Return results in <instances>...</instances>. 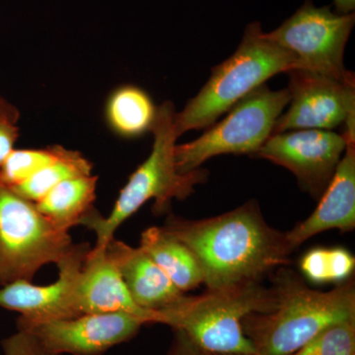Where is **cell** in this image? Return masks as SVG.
<instances>
[{
    "label": "cell",
    "instance_id": "obj_3",
    "mask_svg": "<svg viewBox=\"0 0 355 355\" xmlns=\"http://www.w3.org/2000/svg\"><path fill=\"white\" fill-rule=\"evenodd\" d=\"M176 113L172 102L166 101L158 107L151 130L153 150L148 157L130 175L108 216H103L95 209L84 219L83 225L95 233L96 247H106L121 224L148 200H155L154 214H161L167 211L174 198L190 197L196 186L207 181V170L198 168L186 174L178 171L175 161V147L179 139L175 130Z\"/></svg>",
    "mask_w": 355,
    "mask_h": 355
},
{
    "label": "cell",
    "instance_id": "obj_14",
    "mask_svg": "<svg viewBox=\"0 0 355 355\" xmlns=\"http://www.w3.org/2000/svg\"><path fill=\"white\" fill-rule=\"evenodd\" d=\"M347 139L345 153L317 209L286 233L293 251L324 231L338 229L349 232L355 228V137L347 135Z\"/></svg>",
    "mask_w": 355,
    "mask_h": 355
},
{
    "label": "cell",
    "instance_id": "obj_26",
    "mask_svg": "<svg viewBox=\"0 0 355 355\" xmlns=\"http://www.w3.org/2000/svg\"><path fill=\"white\" fill-rule=\"evenodd\" d=\"M0 118H11L19 120V112L0 96Z\"/></svg>",
    "mask_w": 355,
    "mask_h": 355
},
{
    "label": "cell",
    "instance_id": "obj_28",
    "mask_svg": "<svg viewBox=\"0 0 355 355\" xmlns=\"http://www.w3.org/2000/svg\"><path fill=\"white\" fill-rule=\"evenodd\" d=\"M210 355H258V354H210Z\"/></svg>",
    "mask_w": 355,
    "mask_h": 355
},
{
    "label": "cell",
    "instance_id": "obj_19",
    "mask_svg": "<svg viewBox=\"0 0 355 355\" xmlns=\"http://www.w3.org/2000/svg\"><path fill=\"white\" fill-rule=\"evenodd\" d=\"M92 169V163L83 154L65 148L57 160L11 190L26 200L36 203L58 184L71 178L91 175Z\"/></svg>",
    "mask_w": 355,
    "mask_h": 355
},
{
    "label": "cell",
    "instance_id": "obj_8",
    "mask_svg": "<svg viewBox=\"0 0 355 355\" xmlns=\"http://www.w3.org/2000/svg\"><path fill=\"white\" fill-rule=\"evenodd\" d=\"M355 24V14L333 12L330 6L304 3L275 31L266 33L270 41L291 51L297 69L349 80L354 72L345 69V49Z\"/></svg>",
    "mask_w": 355,
    "mask_h": 355
},
{
    "label": "cell",
    "instance_id": "obj_23",
    "mask_svg": "<svg viewBox=\"0 0 355 355\" xmlns=\"http://www.w3.org/2000/svg\"><path fill=\"white\" fill-rule=\"evenodd\" d=\"M1 347L3 355H49L34 336L20 330L2 340Z\"/></svg>",
    "mask_w": 355,
    "mask_h": 355
},
{
    "label": "cell",
    "instance_id": "obj_5",
    "mask_svg": "<svg viewBox=\"0 0 355 355\" xmlns=\"http://www.w3.org/2000/svg\"><path fill=\"white\" fill-rule=\"evenodd\" d=\"M275 303L272 287L261 282L207 289L200 295H184L158 312L159 324L183 331L209 354H258L242 321L252 313L268 312Z\"/></svg>",
    "mask_w": 355,
    "mask_h": 355
},
{
    "label": "cell",
    "instance_id": "obj_25",
    "mask_svg": "<svg viewBox=\"0 0 355 355\" xmlns=\"http://www.w3.org/2000/svg\"><path fill=\"white\" fill-rule=\"evenodd\" d=\"M174 331V338L166 355H210L191 342L183 331Z\"/></svg>",
    "mask_w": 355,
    "mask_h": 355
},
{
    "label": "cell",
    "instance_id": "obj_17",
    "mask_svg": "<svg viewBox=\"0 0 355 355\" xmlns=\"http://www.w3.org/2000/svg\"><path fill=\"white\" fill-rule=\"evenodd\" d=\"M98 178L91 175L65 180L35 203L39 211L58 228L69 232L83 225L95 209Z\"/></svg>",
    "mask_w": 355,
    "mask_h": 355
},
{
    "label": "cell",
    "instance_id": "obj_24",
    "mask_svg": "<svg viewBox=\"0 0 355 355\" xmlns=\"http://www.w3.org/2000/svg\"><path fill=\"white\" fill-rule=\"evenodd\" d=\"M17 121L16 119L0 118V166L12 153L19 137Z\"/></svg>",
    "mask_w": 355,
    "mask_h": 355
},
{
    "label": "cell",
    "instance_id": "obj_16",
    "mask_svg": "<svg viewBox=\"0 0 355 355\" xmlns=\"http://www.w3.org/2000/svg\"><path fill=\"white\" fill-rule=\"evenodd\" d=\"M139 247L184 293L205 282L202 266L190 248L168 234L162 227L146 229L141 233Z\"/></svg>",
    "mask_w": 355,
    "mask_h": 355
},
{
    "label": "cell",
    "instance_id": "obj_18",
    "mask_svg": "<svg viewBox=\"0 0 355 355\" xmlns=\"http://www.w3.org/2000/svg\"><path fill=\"white\" fill-rule=\"evenodd\" d=\"M157 108L148 93L139 86L121 85L107 99L105 119L114 135L132 139L151 132Z\"/></svg>",
    "mask_w": 355,
    "mask_h": 355
},
{
    "label": "cell",
    "instance_id": "obj_15",
    "mask_svg": "<svg viewBox=\"0 0 355 355\" xmlns=\"http://www.w3.org/2000/svg\"><path fill=\"white\" fill-rule=\"evenodd\" d=\"M106 248L128 293L141 309L158 313L186 295L141 248L114 238Z\"/></svg>",
    "mask_w": 355,
    "mask_h": 355
},
{
    "label": "cell",
    "instance_id": "obj_27",
    "mask_svg": "<svg viewBox=\"0 0 355 355\" xmlns=\"http://www.w3.org/2000/svg\"><path fill=\"white\" fill-rule=\"evenodd\" d=\"M336 12L340 14L354 13L355 9V0H334Z\"/></svg>",
    "mask_w": 355,
    "mask_h": 355
},
{
    "label": "cell",
    "instance_id": "obj_21",
    "mask_svg": "<svg viewBox=\"0 0 355 355\" xmlns=\"http://www.w3.org/2000/svg\"><path fill=\"white\" fill-rule=\"evenodd\" d=\"M64 149L60 146L43 149H14L0 166V184L10 189L22 184L57 160Z\"/></svg>",
    "mask_w": 355,
    "mask_h": 355
},
{
    "label": "cell",
    "instance_id": "obj_13",
    "mask_svg": "<svg viewBox=\"0 0 355 355\" xmlns=\"http://www.w3.org/2000/svg\"><path fill=\"white\" fill-rule=\"evenodd\" d=\"M79 313L125 312L159 324V313L141 309L133 301L106 247H92L81 268L76 286Z\"/></svg>",
    "mask_w": 355,
    "mask_h": 355
},
{
    "label": "cell",
    "instance_id": "obj_2",
    "mask_svg": "<svg viewBox=\"0 0 355 355\" xmlns=\"http://www.w3.org/2000/svg\"><path fill=\"white\" fill-rule=\"evenodd\" d=\"M275 306L252 313L242 321L243 331L259 355H291L331 324L355 319L354 279L330 291L310 288L286 266L272 277Z\"/></svg>",
    "mask_w": 355,
    "mask_h": 355
},
{
    "label": "cell",
    "instance_id": "obj_20",
    "mask_svg": "<svg viewBox=\"0 0 355 355\" xmlns=\"http://www.w3.org/2000/svg\"><path fill=\"white\" fill-rule=\"evenodd\" d=\"M354 254L343 248H316L300 261L303 275L314 284L345 282L354 272Z\"/></svg>",
    "mask_w": 355,
    "mask_h": 355
},
{
    "label": "cell",
    "instance_id": "obj_7",
    "mask_svg": "<svg viewBox=\"0 0 355 355\" xmlns=\"http://www.w3.org/2000/svg\"><path fill=\"white\" fill-rule=\"evenodd\" d=\"M69 232L53 225L36 205L0 184V286L28 280L57 265L73 246Z\"/></svg>",
    "mask_w": 355,
    "mask_h": 355
},
{
    "label": "cell",
    "instance_id": "obj_4",
    "mask_svg": "<svg viewBox=\"0 0 355 355\" xmlns=\"http://www.w3.org/2000/svg\"><path fill=\"white\" fill-rule=\"evenodd\" d=\"M297 69L291 51L266 37L260 22L250 23L235 53L211 69L197 96L175 114L178 137L193 130H205L240 100L277 74Z\"/></svg>",
    "mask_w": 355,
    "mask_h": 355
},
{
    "label": "cell",
    "instance_id": "obj_6",
    "mask_svg": "<svg viewBox=\"0 0 355 355\" xmlns=\"http://www.w3.org/2000/svg\"><path fill=\"white\" fill-rule=\"evenodd\" d=\"M288 89L270 90L266 84L240 100L227 116L207 128L198 139L175 147V161L182 174L195 171L221 154L256 156L272 135L275 123L288 106Z\"/></svg>",
    "mask_w": 355,
    "mask_h": 355
},
{
    "label": "cell",
    "instance_id": "obj_22",
    "mask_svg": "<svg viewBox=\"0 0 355 355\" xmlns=\"http://www.w3.org/2000/svg\"><path fill=\"white\" fill-rule=\"evenodd\" d=\"M291 355H355V319L331 324Z\"/></svg>",
    "mask_w": 355,
    "mask_h": 355
},
{
    "label": "cell",
    "instance_id": "obj_9",
    "mask_svg": "<svg viewBox=\"0 0 355 355\" xmlns=\"http://www.w3.org/2000/svg\"><path fill=\"white\" fill-rule=\"evenodd\" d=\"M146 320L125 312L83 314L51 321L18 318L17 330L34 336L49 355H103L130 342Z\"/></svg>",
    "mask_w": 355,
    "mask_h": 355
},
{
    "label": "cell",
    "instance_id": "obj_11",
    "mask_svg": "<svg viewBox=\"0 0 355 355\" xmlns=\"http://www.w3.org/2000/svg\"><path fill=\"white\" fill-rule=\"evenodd\" d=\"M347 142V135L333 130H288L272 135L256 157L286 168L300 188L318 200L333 179Z\"/></svg>",
    "mask_w": 355,
    "mask_h": 355
},
{
    "label": "cell",
    "instance_id": "obj_10",
    "mask_svg": "<svg viewBox=\"0 0 355 355\" xmlns=\"http://www.w3.org/2000/svg\"><path fill=\"white\" fill-rule=\"evenodd\" d=\"M289 107L272 135L295 130H333L355 120V78L338 80L303 69H291Z\"/></svg>",
    "mask_w": 355,
    "mask_h": 355
},
{
    "label": "cell",
    "instance_id": "obj_12",
    "mask_svg": "<svg viewBox=\"0 0 355 355\" xmlns=\"http://www.w3.org/2000/svg\"><path fill=\"white\" fill-rule=\"evenodd\" d=\"M90 244H73L57 263L58 279L46 286L17 280L0 286V308L19 313L29 321H51L79 316L76 286Z\"/></svg>",
    "mask_w": 355,
    "mask_h": 355
},
{
    "label": "cell",
    "instance_id": "obj_1",
    "mask_svg": "<svg viewBox=\"0 0 355 355\" xmlns=\"http://www.w3.org/2000/svg\"><path fill=\"white\" fill-rule=\"evenodd\" d=\"M162 228L197 257L207 289L261 282L289 265L293 253L286 233L268 225L254 200L198 220L171 214Z\"/></svg>",
    "mask_w": 355,
    "mask_h": 355
}]
</instances>
